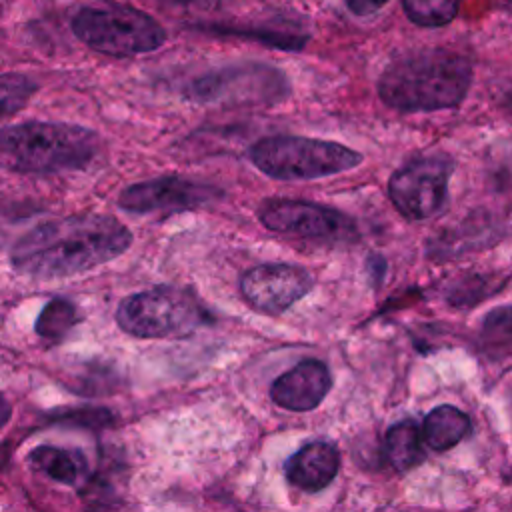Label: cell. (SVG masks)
<instances>
[{
	"label": "cell",
	"mask_w": 512,
	"mask_h": 512,
	"mask_svg": "<svg viewBox=\"0 0 512 512\" xmlns=\"http://www.w3.org/2000/svg\"><path fill=\"white\" fill-rule=\"evenodd\" d=\"M340 456L334 444L314 440L294 452L286 464L284 474L296 488L304 492H318L326 488L338 474Z\"/></svg>",
	"instance_id": "obj_13"
},
{
	"label": "cell",
	"mask_w": 512,
	"mask_h": 512,
	"mask_svg": "<svg viewBox=\"0 0 512 512\" xmlns=\"http://www.w3.org/2000/svg\"><path fill=\"white\" fill-rule=\"evenodd\" d=\"M30 462L62 484H76L86 472V460L78 450H66L58 446H38L30 452Z\"/></svg>",
	"instance_id": "obj_16"
},
{
	"label": "cell",
	"mask_w": 512,
	"mask_h": 512,
	"mask_svg": "<svg viewBox=\"0 0 512 512\" xmlns=\"http://www.w3.org/2000/svg\"><path fill=\"white\" fill-rule=\"evenodd\" d=\"M252 164L274 180H314L350 170L362 156L338 142L304 136H268L252 144Z\"/></svg>",
	"instance_id": "obj_6"
},
{
	"label": "cell",
	"mask_w": 512,
	"mask_h": 512,
	"mask_svg": "<svg viewBox=\"0 0 512 512\" xmlns=\"http://www.w3.org/2000/svg\"><path fill=\"white\" fill-rule=\"evenodd\" d=\"M344 2L356 16H368L380 10L388 0H344Z\"/></svg>",
	"instance_id": "obj_22"
},
{
	"label": "cell",
	"mask_w": 512,
	"mask_h": 512,
	"mask_svg": "<svg viewBox=\"0 0 512 512\" xmlns=\"http://www.w3.org/2000/svg\"><path fill=\"white\" fill-rule=\"evenodd\" d=\"M470 428L472 424L468 414H464L456 406L442 404L430 410L428 416L424 418L422 436L432 450L442 452L462 442L470 434Z\"/></svg>",
	"instance_id": "obj_14"
},
{
	"label": "cell",
	"mask_w": 512,
	"mask_h": 512,
	"mask_svg": "<svg viewBox=\"0 0 512 512\" xmlns=\"http://www.w3.org/2000/svg\"><path fill=\"white\" fill-rule=\"evenodd\" d=\"M258 220L272 232L306 240H344L356 230L354 222L342 212L292 198L264 200L258 206Z\"/></svg>",
	"instance_id": "obj_8"
},
{
	"label": "cell",
	"mask_w": 512,
	"mask_h": 512,
	"mask_svg": "<svg viewBox=\"0 0 512 512\" xmlns=\"http://www.w3.org/2000/svg\"><path fill=\"white\" fill-rule=\"evenodd\" d=\"M286 76L266 64H238L192 80L184 96L196 104H274L286 98Z\"/></svg>",
	"instance_id": "obj_7"
},
{
	"label": "cell",
	"mask_w": 512,
	"mask_h": 512,
	"mask_svg": "<svg viewBox=\"0 0 512 512\" xmlns=\"http://www.w3.org/2000/svg\"><path fill=\"white\" fill-rule=\"evenodd\" d=\"M132 244V232L110 214H74L42 222L10 252L12 268L30 278H68L98 268Z\"/></svg>",
	"instance_id": "obj_1"
},
{
	"label": "cell",
	"mask_w": 512,
	"mask_h": 512,
	"mask_svg": "<svg viewBox=\"0 0 512 512\" xmlns=\"http://www.w3.org/2000/svg\"><path fill=\"white\" fill-rule=\"evenodd\" d=\"M70 28L82 44L114 58L154 52L166 42L162 24L128 4L82 6L74 12Z\"/></svg>",
	"instance_id": "obj_4"
},
{
	"label": "cell",
	"mask_w": 512,
	"mask_h": 512,
	"mask_svg": "<svg viewBox=\"0 0 512 512\" xmlns=\"http://www.w3.org/2000/svg\"><path fill=\"white\" fill-rule=\"evenodd\" d=\"M448 176L450 164L444 158H418L392 174L388 194L406 218L422 220L444 206Z\"/></svg>",
	"instance_id": "obj_9"
},
{
	"label": "cell",
	"mask_w": 512,
	"mask_h": 512,
	"mask_svg": "<svg viewBox=\"0 0 512 512\" xmlns=\"http://www.w3.org/2000/svg\"><path fill=\"white\" fill-rule=\"evenodd\" d=\"M10 414H12L10 402L4 396H0V428L10 420Z\"/></svg>",
	"instance_id": "obj_23"
},
{
	"label": "cell",
	"mask_w": 512,
	"mask_h": 512,
	"mask_svg": "<svg viewBox=\"0 0 512 512\" xmlns=\"http://www.w3.org/2000/svg\"><path fill=\"white\" fill-rule=\"evenodd\" d=\"M220 196L218 188L182 176H158L126 186L118 196V206L132 214L182 212L200 208Z\"/></svg>",
	"instance_id": "obj_10"
},
{
	"label": "cell",
	"mask_w": 512,
	"mask_h": 512,
	"mask_svg": "<svg viewBox=\"0 0 512 512\" xmlns=\"http://www.w3.org/2000/svg\"><path fill=\"white\" fill-rule=\"evenodd\" d=\"M38 82L20 72L0 74V120L20 112L36 94Z\"/></svg>",
	"instance_id": "obj_18"
},
{
	"label": "cell",
	"mask_w": 512,
	"mask_h": 512,
	"mask_svg": "<svg viewBox=\"0 0 512 512\" xmlns=\"http://www.w3.org/2000/svg\"><path fill=\"white\" fill-rule=\"evenodd\" d=\"M422 432L414 420H402L388 428L384 452L394 470L406 472L424 460Z\"/></svg>",
	"instance_id": "obj_15"
},
{
	"label": "cell",
	"mask_w": 512,
	"mask_h": 512,
	"mask_svg": "<svg viewBox=\"0 0 512 512\" xmlns=\"http://www.w3.org/2000/svg\"><path fill=\"white\" fill-rule=\"evenodd\" d=\"M502 106L512 114V90L506 92V96H504V100H502Z\"/></svg>",
	"instance_id": "obj_25"
},
{
	"label": "cell",
	"mask_w": 512,
	"mask_h": 512,
	"mask_svg": "<svg viewBox=\"0 0 512 512\" xmlns=\"http://www.w3.org/2000/svg\"><path fill=\"white\" fill-rule=\"evenodd\" d=\"M80 322L78 308L66 298L50 300L36 320V334L44 340H62Z\"/></svg>",
	"instance_id": "obj_17"
},
{
	"label": "cell",
	"mask_w": 512,
	"mask_h": 512,
	"mask_svg": "<svg viewBox=\"0 0 512 512\" xmlns=\"http://www.w3.org/2000/svg\"><path fill=\"white\" fill-rule=\"evenodd\" d=\"M332 386L324 362L308 358L280 374L270 386V398L284 410L308 412L316 408Z\"/></svg>",
	"instance_id": "obj_12"
},
{
	"label": "cell",
	"mask_w": 512,
	"mask_h": 512,
	"mask_svg": "<svg viewBox=\"0 0 512 512\" xmlns=\"http://www.w3.org/2000/svg\"><path fill=\"white\" fill-rule=\"evenodd\" d=\"M164 4H172V6H190V4H200L202 0H160Z\"/></svg>",
	"instance_id": "obj_24"
},
{
	"label": "cell",
	"mask_w": 512,
	"mask_h": 512,
	"mask_svg": "<svg viewBox=\"0 0 512 512\" xmlns=\"http://www.w3.org/2000/svg\"><path fill=\"white\" fill-rule=\"evenodd\" d=\"M308 270L286 262L258 264L240 278L242 298L262 314H282L312 290Z\"/></svg>",
	"instance_id": "obj_11"
},
{
	"label": "cell",
	"mask_w": 512,
	"mask_h": 512,
	"mask_svg": "<svg viewBox=\"0 0 512 512\" xmlns=\"http://www.w3.org/2000/svg\"><path fill=\"white\" fill-rule=\"evenodd\" d=\"M472 80L466 56L432 48L396 58L380 76V98L402 112H430L460 104Z\"/></svg>",
	"instance_id": "obj_2"
},
{
	"label": "cell",
	"mask_w": 512,
	"mask_h": 512,
	"mask_svg": "<svg viewBox=\"0 0 512 512\" xmlns=\"http://www.w3.org/2000/svg\"><path fill=\"white\" fill-rule=\"evenodd\" d=\"M54 418L58 422H66V424H82L88 428H100V426L110 424L112 412H108L104 408H70V410L56 414Z\"/></svg>",
	"instance_id": "obj_21"
},
{
	"label": "cell",
	"mask_w": 512,
	"mask_h": 512,
	"mask_svg": "<svg viewBox=\"0 0 512 512\" xmlns=\"http://www.w3.org/2000/svg\"><path fill=\"white\" fill-rule=\"evenodd\" d=\"M406 16L420 26H444L454 20L460 0H402Z\"/></svg>",
	"instance_id": "obj_19"
},
{
	"label": "cell",
	"mask_w": 512,
	"mask_h": 512,
	"mask_svg": "<svg viewBox=\"0 0 512 512\" xmlns=\"http://www.w3.org/2000/svg\"><path fill=\"white\" fill-rule=\"evenodd\" d=\"M484 336L494 344H512V306L496 308L484 318Z\"/></svg>",
	"instance_id": "obj_20"
},
{
	"label": "cell",
	"mask_w": 512,
	"mask_h": 512,
	"mask_svg": "<svg viewBox=\"0 0 512 512\" xmlns=\"http://www.w3.org/2000/svg\"><path fill=\"white\" fill-rule=\"evenodd\" d=\"M100 152L94 130L68 122L30 120L0 130V170L54 174L84 170Z\"/></svg>",
	"instance_id": "obj_3"
},
{
	"label": "cell",
	"mask_w": 512,
	"mask_h": 512,
	"mask_svg": "<svg viewBox=\"0 0 512 512\" xmlns=\"http://www.w3.org/2000/svg\"><path fill=\"white\" fill-rule=\"evenodd\" d=\"M210 320L200 300L176 286L130 294L116 308V324L136 338H182Z\"/></svg>",
	"instance_id": "obj_5"
}]
</instances>
